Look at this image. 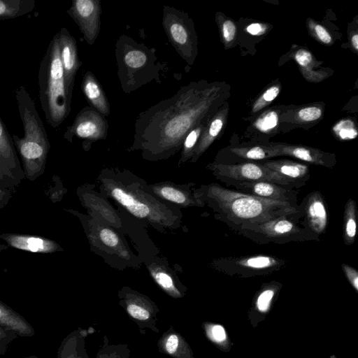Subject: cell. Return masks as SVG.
Masks as SVG:
<instances>
[{
  "mask_svg": "<svg viewBox=\"0 0 358 358\" xmlns=\"http://www.w3.org/2000/svg\"><path fill=\"white\" fill-rule=\"evenodd\" d=\"M12 189L0 188V212L12 199Z\"/></svg>",
  "mask_w": 358,
  "mask_h": 358,
  "instance_id": "ee69618b",
  "label": "cell"
},
{
  "mask_svg": "<svg viewBox=\"0 0 358 358\" xmlns=\"http://www.w3.org/2000/svg\"><path fill=\"white\" fill-rule=\"evenodd\" d=\"M0 324L14 330L18 336L32 337L36 331L20 313L0 300Z\"/></svg>",
  "mask_w": 358,
  "mask_h": 358,
  "instance_id": "44dd1931",
  "label": "cell"
},
{
  "mask_svg": "<svg viewBox=\"0 0 358 358\" xmlns=\"http://www.w3.org/2000/svg\"><path fill=\"white\" fill-rule=\"evenodd\" d=\"M222 32L223 38L226 42L229 43L235 38L236 33V25L231 20H225L222 25Z\"/></svg>",
  "mask_w": 358,
  "mask_h": 358,
  "instance_id": "f35d334b",
  "label": "cell"
},
{
  "mask_svg": "<svg viewBox=\"0 0 358 358\" xmlns=\"http://www.w3.org/2000/svg\"><path fill=\"white\" fill-rule=\"evenodd\" d=\"M34 0H0V20L13 19L31 12Z\"/></svg>",
  "mask_w": 358,
  "mask_h": 358,
  "instance_id": "484cf974",
  "label": "cell"
},
{
  "mask_svg": "<svg viewBox=\"0 0 358 358\" xmlns=\"http://www.w3.org/2000/svg\"><path fill=\"white\" fill-rule=\"evenodd\" d=\"M115 55L118 66V76L124 92L129 93L142 85L158 78L159 66L156 57L150 50L132 38L122 35L116 43Z\"/></svg>",
  "mask_w": 358,
  "mask_h": 358,
  "instance_id": "5b68a950",
  "label": "cell"
},
{
  "mask_svg": "<svg viewBox=\"0 0 358 358\" xmlns=\"http://www.w3.org/2000/svg\"><path fill=\"white\" fill-rule=\"evenodd\" d=\"M100 238L108 247H115L119 243L117 234L109 229H103L100 232Z\"/></svg>",
  "mask_w": 358,
  "mask_h": 358,
  "instance_id": "8d00e7d4",
  "label": "cell"
},
{
  "mask_svg": "<svg viewBox=\"0 0 358 358\" xmlns=\"http://www.w3.org/2000/svg\"><path fill=\"white\" fill-rule=\"evenodd\" d=\"M299 205L300 224L317 237L324 234L329 224V213L326 201L317 190L307 194Z\"/></svg>",
  "mask_w": 358,
  "mask_h": 358,
  "instance_id": "7c38bea8",
  "label": "cell"
},
{
  "mask_svg": "<svg viewBox=\"0 0 358 358\" xmlns=\"http://www.w3.org/2000/svg\"><path fill=\"white\" fill-rule=\"evenodd\" d=\"M209 169L214 176L227 187L245 182L268 181L284 187L298 189L301 187L291 182L260 162H243L223 164L213 163Z\"/></svg>",
  "mask_w": 358,
  "mask_h": 358,
  "instance_id": "52a82bcc",
  "label": "cell"
},
{
  "mask_svg": "<svg viewBox=\"0 0 358 358\" xmlns=\"http://www.w3.org/2000/svg\"><path fill=\"white\" fill-rule=\"evenodd\" d=\"M0 164L17 182L25 178L11 136L0 117Z\"/></svg>",
  "mask_w": 358,
  "mask_h": 358,
  "instance_id": "e0dca14e",
  "label": "cell"
},
{
  "mask_svg": "<svg viewBox=\"0 0 358 358\" xmlns=\"http://www.w3.org/2000/svg\"><path fill=\"white\" fill-rule=\"evenodd\" d=\"M0 239L8 246L29 252L48 254L62 250L57 242L41 236L2 233L0 234Z\"/></svg>",
  "mask_w": 358,
  "mask_h": 358,
  "instance_id": "9a60e30c",
  "label": "cell"
},
{
  "mask_svg": "<svg viewBox=\"0 0 358 358\" xmlns=\"http://www.w3.org/2000/svg\"><path fill=\"white\" fill-rule=\"evenodd\" d=\"M266 27L260 23H252L246 27V31L251 35L257 36L264 33Z\"/></svg>",
  "mask_w": 358,
  "mask_h": 358,
  "instance_id": "f6af8a7d",
  "label": "cell"
},
{
  "mask_svg": "<svg viewBox=\"0 0 358 358\" xmlns=\"http://www.w3.org/2000/svg\"><path fill=\"white\" fill-rule=\"evenodd\" d=\"M112 196L132 215L139 218L148 217L150 214L149 206L120 187L111 190Z\"/></svg>",
  "mask_w": 358,
  "mask_h": 358,
  "instance_id": "cb8c5ba5",
  "label": "cell"
},
{
  "mask_svg": "<svg viewBox=\"0 0 358 358\" xmlns=\"http://www.w3.org/2000/svg\"><path fill=\"white\" fill-rule=\"evenodd\" d=\"M335 134L342 140H352L357 136V131L354 123L349 120L338 122L333 129Z\"/></svg>",
  "mask_w": 358,
  "mask_h": 358,
  "instance_id": "83f0119b",
  "label": "cell"
},
{
  "mask_svg": "<svg viewBox=\"0 0 358 358\" xmlns=\"http://www.w3.org/2000/svg\"><path fill=\"white\" fill-rule=\"evenodd\" d=\"M294 59L302 67H307L313 61L312 55L304 49L299 50L295 53Z\"/></svg>",
  "mask_w": 358,
  "mask_h": 358,
  "instance_id": "b9f144b4",
  "label": "cell"
},
{
  "mask_svg": "<svg viewBox=\"0 0 358 358\" xmlns=\"http://www.w3.org/2000/svg\"><path fill=\"white\" fill-rule=\"evenodd\" d=\"M20 183L14 180L0 164V188L13 189Z\"/></svg>",
  "mask_w": 358,
  "mask_h": 358,
  "instance_id": "60d3db41",
  "label": "cell"
},
{
  "mask_svg": "<svg viewBox=\"0 0 358 358\" xmlns=\"http://www.w3.org/2000/svg\"><path fill=\"white\" fill-rule=\"evenodd\" d=\"M216 99L215 87L202 88L195 83L181 87L138 115L135 142L152 152L177 150L190 131L208 122Z\"/></svg>",
  "mask_w": 358,
  "mask_h": 358,
  "instance_id": "6da1fadb",
  "label": "cell"
},
{
  "mask_svg": "<svg viewBox=\"0 0 358 358\" xmlns=\"http://www.w3.org/2000/svg\"><path fill=\"white\" fill-rule=\"evenodd\" d=\"M57 34L65 83L69 91L72 93L76 76L82 63L78 58L76 41L67 29L62 27Z\"/></svg>",
  "mask_w": 358,
  "mask_h": 358,
  "instance_id": "5bb4252c",
  "label": "cell"
},
{
  "mask_svg": "<svg viewBox=\"0 0 358 358\" xmlns=\"http://www.w3.org/2000/svg\"><path fill=\"white\" fill-rule=\"evenodd\" d=\"M351 43L355 50H358V35L355 34L351 38Z\"/></svg>",
  "mask_w": 358,
  "mask_h": 358,
  "instance_id": "7dc6e473",
  "label": "cell"
},
{
  "mask_svg": "<svg viewBox=\"0 0 358 358\" xmlns=\"http://www.w3.org/2000/svg\"><path fill=\"white\" fill-rule=\"evenodd\" d=\"M17 336L18 335L14 330L0 324V357L6 354L9 345Z\"/></svg>",
  "mask_w": 358,
  "mask_h": 358,
  "instance_id": "1f68e13d",
  "label": "cell"
},
{
  "mask_svg": "<svg viewBox=\"0 0 358 358\" xmlns=\"http://www.w3.org/2000/svg\"><path fill=\"white\" fill-rule=\"evenodd\" d=\"M66 13L78 24L87 44L93 45L100 30V1L73 0Z\"/></svg>",
  "mask_w": 358,
  "mask_h": 358,
  "instance_id": "8fae6325",
  "label": "cell"
},
{
  "mask_svg": "<svg viewBox=\"0 0 358 358\" xmlns=\"http://www.w3.org/2000/svg\"><path fill=\"white\" fill-rule=\"evenodd\" d=\"M357 215L356 201L353 199L350 198L345 204L343 217V239L346 245H353L355 242Z\"/></svg>",
  "mask_w": 358,
  "mask_h": 358,
  "instance_id": "d4e9b609",
  "label": "cell"
},
{
  "mask_svg": "<svg viewBox=\"0 0 358 358\" xmlns=\"http://www.w3.org/2000/svg\"><path fill=\"white\" fill-rule=\"evenodd\" d=\"M39 99L48 124L57 128L71 112V93L65 83L58 34L52 37L39 66Z\"/></svg>",
  "mask_w": 358,
  "mask_h": 358,
  "instance_id": "277c9868",
  "label": "cell"
},
{
  "mask_svg": "<svg viewBox=\"0 0 358 358\" xmlns=\"http://www.w3.org/2000/svg\"><path fill=\"white\" fill-rule=\"evenodd\" d=\"M152 274L155 280L166 292L174 296H180V292L176 289L170 275L162 271L152 272Z\"/></svg>",
  "mask_w": 358,
  "mask_h": 358,
  "instance_id": "f546056e",
  "label": "cell"
},
{
  "mask_svg": "<svg viewBox=\"0 0 358 358\" xmlns=\"http://www.w3.org/2000/svg\"><path fill=\"white\" fill-rule=\"evenodd\" d=\"M300 215L281 216L258 223L244 224L234 231L261 245L320 241L319 237L300 224Z\"/></svg>",
  "mask_w": 358,
  "mask_h": 358,
  "instance_id": "8992f818",
  "label": "cell"
},
{
  "mask_svg": "<svg viewBox=\"0 0 358 358\" xmlns=\"http://www.w3.org/2000/svg\"><path fill=\"white\" fill-rule=\"evenodd\" d=\"M322 114L321 108L317 106H310L301 109L297 113V118L305 122H312L319 119Z\"/></svg>",
  "mask_w": 358,
  "mask_h": 358,
  "instance_id": "e575fe53",
  "label": "cell"
},
{
  "mask_svg": "<svg viewBox=\"0 0 358 358\" xmlns=\"http://www.w3.org/2000/svg\"><path fill=\"white\" fill-rule=\"evenodd\" d=\"M15 95L24 136L20 138L13 134L12 140L21 158L24 178L34 181L45 172L50 143L34 101L26 88L17 87Z\"/></svg>",
  "mask_w": 358,
  "mask_h": 358,
  "instance_id": "3957f363",
  "label": "cell"
},
{
  "mask_svg": "<svg viewBox=\"0 0 358 358\" xmlns=\"http://www.w3.org/2000/svg\"><path fill=\"white\" fill-rule=\"evenodd\" d=\"M82 90L92 107L104 117L109 115L110 104L105 92L94 74L89 71L83 76Z\"/></svg>",
  "mask_w": 358,
  "mask_h": 358,
  "instance_id": "ffe728a7",
  "label": "cell"
},
{
  "mask_svg": "<svg viewBox=\"0 0 358 358\" xmlns=\"http://www.w3.org/2000/svg\"><path fill=\"white\" fill-rule=\"evenodd\" d=\"M127 310L134 319L139 321H148L150 319L151 313L147 308L136 302L127 303Z\"/></svg>",
  "mask_w": 358,
  "mask_h": 358,
  "instance_id": "836d02e7",
  "label": "cell"
},
{
  "mask_svg": "<svg viewBox=\"0 0 358 358\" xmlns=\"http://www.w3.org/2000/svg\"><path fill=\"white\" fill-rule=\"evenodd\" d=\"M226 115L227 108L222 109L207 124L193 154L195 160L208 149L220 134L224 124Z\"/></svg>",
  "mask_w": 358,
  "mask_h": 358,
  "instance_id": "7402d4cb",
  "label": "cell"
},
{
  "mask_svg": "<svg viewBox=\"0 0 358 358\" xmlns=\"http://www.w3.org/2000/svg\"><path fill=\"white\" fill-rule=\"evenodd\" d=\"M208 122L202 123L192 131L185 136L182 143V157L188 158L193 155L199 140Z\"/></svg>",
  "mask_w": 358,
  "mask_h": 358,
  "instance_id": "4316f807",
  "label": "cell"
},
{
  "mask_svg": "<svg viewBox=\"0 0 358 358\" xmlns=\"http://www.w3.org/2000/svg\"><path fill=\"white\" fill-rule=\"evenodd\" d=\"M341 268L348 279L351 285L354 287L356 290H358V272L352 266L349 264L343 263L341 264Z\"/></svg>",
  "mask_w": 358,
  "mask_h": 358,
  "instance_id": "ab89813d",
  "label": "cell"
},
{
  "mask_svg": "<svg viewBox=\"0 0 358 358\" xmlns=\"http://www.w3.org/2000/svg\"><path fill=\"white\" fill-rule=\"evenodd\" d=\"M259 162L301 187L306 185L310 177V168L304 163L285 159H268Z\"/></svg>",
  "mask_w": 358,
  "mask_h": 358,
  "instance_id": "ac0fdd59",
  "label": "cell"
},
{
  "mask_svg": "<svg viewBox=\"0 0 358 358\" xmlns=\"http://www.w3.org/2000/svg\"><path fill=\"white\" fill-rule=\"evenodd\" d=\"M160 196L168 201L178 204L187 203L189 198L182 191L170 186H164L157 189Z\"/></svg>",
  "mask_w": 358,
  "mask_h": 358,
  "instance_id": "f1b7e54d",
  "label": "cell"
},
{
  "mask_svg": "<svg viewBox=\"0 0 358 358\" xmlns=\"http://www.w3.org/2000/svg\"><path fill=\"white\" fill-rule=\"evenodd\" d=\"M272 145L276 149L278 156H288L308 164L329 169L333 168L336 164L335 155L316 148L285 143Z\"/></svg>",
  "mask_w": 358,
  "mask_h": 358,
  "instance_id": "2e32d148",
  "label": "cell"
},
{
  "mask_svg": "<svg viewBox=\"0 0 358 358\" xmlns=\"http://www.w3.org/2000/svg\"><path fill=\"white\" fill-rule=\"evenodd\" d=\"M162 24L168 38L180 56L188 64L195 57L196 44L192 22L184 12L164 6Z\"/></svg>",
  "mask_w": 358,
  "mask_h": 358,
  "instance_id": "ba28073f",
  "label": "cell"
},
{
  "mask_svg": "<svg viewBox=\"0 0 358 358\" xmlns=\"http://www.w3.org/2000/svg\"><path fill=\"white\" fill-rule=\"evenodd\" d=\"M213 338L217 341H222L226 338V334L224 328L220 325H215L211 329Z\"/></svg>",
  "mask_w": 358,
  "mask_h": 358,
  "instance_id": "bcb514c9",
  "label": "cell"
},
{
  "mask_svg": "<svg viewBox=\"0 0 358 358\" xmlns=\"http://www.w3.org/2000/svg\"><path fill=\"white\" fill-rule=\"evenodd\" d=\"M234 189L262 199L298 203L297 189L284 187L268 181H255L236 183Z\"/></svg>",
  "mask_w": 358,
  "mask_h": 358,
  "instance_id": "4fadbf2b",
  "label": "cell"
},
{
  "mask_svg": "<svg viewBox=\"0 0 358 358\" xmlns=\"http://www.w3.org/2000/svg\"><path fill=\"white\" fill-rule=\"evenodd\" d=\"M279 92L280 89L278 86H272L267 89L255 103L252 112H257L271 103L276 98Z\"/></svg>",
  "mask_w": 358,
  "mask_h": 358,
  "instance_id": "d6a6232c",
  "label": "cell"
},
{
  "mask_svg": "<svg viewBox=\"0 0 358 358\" xmlns=\"http://www.w3.org/2000/svg\"><path fill=\"white\" fill-rule=\"evenodd\" d=\"M203 195L216 218L233 231L244 224L278 217L301 215L298 203L265 199L215 183L206 186Z\"/></svg>",
  "mask_w": 358,
  "mask_h": 358,
  "instance_id": "7a4b0ae2",
  "label": "cell"
},
{
  "mask_svg": "<svg viewBox=\"0 0 358 358\" xmlns=\"http://www.w3.org/2000/svg\"><path fill=\"white\" fill-rule=\"evenodd\" d=\"M278 122V116L275 111L263 114L255 122V127L262 132L267 133L275 128Z\"/></svg>",
  "mask_w": 358,
  "mask_h": 358,
  "instance_id": "4dcf8cb0",
  "label": "cell"
},
{
  "mask_svg": "<svg viewBox=\"0 0 358 358\" xmlns=\"http://www.w3.org/2000/svg\"><path fill=\"white\" fill-rule=\"evenodd\" d=\"M108 129V124L104 116L93 107L87 106L78 113L72 124L66 127L64 136L69 141L73 136L94 141L104 139Z\"/></svg>",
  "mask_w": 358,
  "mask_h": 358,
  "instance_id": "30bf717a",
  "label": "cell"
},
{
  "mask_svg": "<svg viewBox=\"0 0 358 358\" xmlns=\"http://www.w3.org/2000/svg\"><path fill=\"white\" fill-rule=\"evenodd\" d=\"M180 344V340L176 334H171L168 336L164 343V348L167 353L175 355Z\"/></svg>",
  "mask_w": 358,
  "mask_h": 358,
  "instance_id": "74e56055",
  "label": "cell"
},
{
  "mask_svg": "<svg viewBox=\"0 0 358 358\" xmlns=\"http://www.w3.org/2000/svg\"><path fill=\"white\" fill-rule=\"evenodd\" d=\"M285 259L266 254L224 257L215 260L213 266L227 275L252 276L268 274L284 268Z\"/></svg>",
  "mask_w": 358,
  "mask_h": 358,
  "instance_id": "9c48e42d",
  "label": "cell"
},
{
  "mask_svg": "<svg viewBox=\"0 0 358 358\" xmlns=\"http://www.w3.org/2000/svg\"><path fill=\"white\" fill-rule=\"evenodd\" d=\"M274 296V290L273 289H266L261 292L257 301V306L259 310L266 311L271 303Z\"/></svg>",
  "mask_w": 358,
  "mask_h": 358,
  "instance_id": "d590c367",
  "label": "cell"
},
{
  "mask_svg": "<svg viewBox=\"0 0 358 358\" xmlns=\"http://www.w3.org/2000/svg\"><path fill=\"white\" fill-rule=\"evenodd\" d=\"M24 358H39V357H37L36 355H30V356L25 357Z\"/></svg>",
  "mask_w": 358,
  "mask_h": 358,
  "instance_id": "681fc988",
  "label": "cell"
},
{
  "mask_svg": "<svg viewBox=\"0 0 358 358\" xmlns=\"http://www.w3.org/2000/svg\"><path fill=\"white\" fill-rule=\"evenodd\" d=\"M8 245H6L3 244H0V252L6 250V249H8Z\"/></svg>",
  "mask_w": 358,
  "mask_h": 358,
  "instance_id": "c3c4849f",
  "label": "cell"
},
{
  "mask_svg": "<svg viewBox=\"0 0 358 358\" xmlns=\"http://www.w3.org/2000/svg\"><path fill=\"white\" fill-rule=\"evenodd\" d=\"M313 30L316 36L322 43L329 44L331 42V35L323 26L319 24H315L314 26H313Z\"/></svg>",
  "mask_w": 358,
  "mask_h": 358,
  "instance_id": "7bdbcfd3",
  "label": "cell"
},
{
  "mask_svg": "<svg viewBox=\"0 0 358 358\" xmlns=\"http://www.w3.org/2000/svg\"><path fill=\"white\" fill-rule=\"evenodd\" d=\"M227 152L231 157L223 164L259 162L278 157L277 150L273 145L231 147Z\"/></svg>",
  "mask_w": 358,
  "mask_h": 358,
  "instance_id": "d6986e66",
  "label": "cell"
},
{
  "mask_svg": "<svg viewBox=\"0 0 358 358\" xmlns=\"http://www.w3.org/2000/svg\"><path fill=\"white\" fill-rule=\"evenodd\" d=\"M83 336V331L79 329L66 336L58 348L57 358H86Z\"/></svg>",
  "mask_w": 358,
  "mask_h": 358,
  "instance_id": "603a6c76",
  "label": "cell"
}]
</instances>
